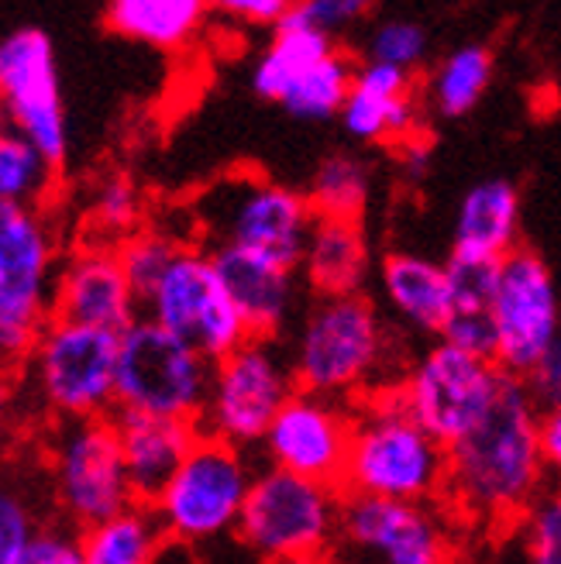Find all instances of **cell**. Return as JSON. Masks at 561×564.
<instances>
[{
    "mask_svg": "<svg viewBox=\"0 0 561 564\" xmlns=\"http://www.w3.org/2000/svg\"><path fill=\"white\" fill-rule=\"evenodd\" d=\"M538 406L520 379L503 382L496 403L447 447L441 502L472 527H507L544 496L548 465L538 447Z\"/></svg>",
    "mask_w": 561,
    "mask_h": 564,
    "instance_id": "obj_1",
    "label": "cell"
},
{
    "mask_svg": "<svg viewBox=\"0 0 561 564\" xmlns=\"http://www.w3.org/2000/svg\"><path fill=\"white\" fill-rule=\"evenodd\" d=\"M447 447L407 413L397 386L352 403V437L342 468L345 499L441 502Z\"/></svg>",
    "mask_w": 561,
    "mask_h": 564,
    "instance_id": "obj_2",
    "label": "cell"
},
{
    "mask_svg": "<svg viewBox=\"0 0 561 564\" xmlns=\"http://www.w3.org/2000/svg\"><path fill=\"white\" fill-rule=\"evenodd\" d=\"M389 348V327L366 293L331 296L303 314L287 361L296 389L352 406L376 389H392L382 386Z\"/></svg>",
    "mask_w": 561,
    "mask_h": 564,
    "instance_id": "obj_3",
    "label": "cell"
},
{
    "mask_svg": "<svg viewBox=\"0 0 561 564\" xmlns=\"http://www.w3.org/2000/svg\"><path fill=\"white\" fill-rule=\"evenodd\" d=\"M204 248H238L272 259L287 269L300 265L314 210L306 196L256 169L228 173L207 186L193 204Z\"/></svg>",
    "mask_w": 561,
    "mask_h": 564,
    "instance_id": "obj_4",
    "label": "cell"
},
{
    "mask_svg": "<svg viewBox=\"0 0 561 564\" xmlns=\"http://www.w3.org/2000/svg\"><path fill=\"white\" fill-rule=\"evenodd\" d=\"M63 256L60 224L48 210L0 204V369L18 372L48 324Z\"/></svg>",
    "mask_w": 561,
    "mask_h": 564,
    "instance_id": "obj_5",
    "label": "cell"
},
{
    "mask_svg": "<svg viewBox=\"0 0 561 564\" xmlns=\"http://www.w3.org/2000/svg\"><path fill=\"white\" fill-rule=\"evenodd\" d=\"M115 372L118 334L48 317L14 376L28 382L48 423H66L115 413Z\"/></svg>",
    "mask_w": 561,
    "mask_h": 564,
    "instance_id": "obj_6",
    "label": "cell"
},
{
    "mask_svg": "<svg viewBox=\"0 0 561 564\" xmlns=\"http://www.w3.org/2000/svg\"><path fill=\"white\" fill-rule=\"evenodd\" d=\"M42 458L55 517L73 533L118 517L134 502L110 416L48 423Z\"/></svg>",
    "mask_w": 561,
    "mask_h": 564,
    "instance_id": "obj_7",
    "label": "cell"
},
{
    "mask_svg": "<svg viewBox=\"0 0 561 564\" xmlns=\"http://www.w3.org/2000/svg\"><path fill=\"white\" fill-rule=\"evenodd\" d=\"M345 496L331 486L259 468L238 517V541L276 564H303L331 551L338 541Z\"/></svg>",
    "mask_w": 561,
    "mask_h": 564,
    "instance_id": "obj_8",
    "label": "cell"
},
{
    "mask_svg": "<svg viewBox=\"0 0 561 564\" xmlns=\"http://www.w3.org/2000/svg\"><path fill=\"white\" fill-rule=\"evenodd\" d=\"M352 73V55L317 32L293 4L251 66V90L269 104L287 107L293 118L331 121L345 104Z\"/></svg>",
    "mask_w": 561,
    "mask_h": 564,
    "instance_id": "obj_9",
    "label": "cell"
},
{
    "mask_svg": "<svg viewBox=\"0 0 561 564\" xmlns=\"http://www.w3.org/2000/svg\"><path fill=\"white\" fill-rule=\"evenodd\" d=\"M256 471L259 468L248 462L245 451L201 434L170 482L149 502V510L173 541L201 547L228 538L238 527Z\"/></svg>",
    "mask_w": 561,
    "mask_h": 564,
    "instance_id": "obj_10",
    "label": "cell"
},
{
    "mask_svg": "<svg viewBox=\"0 0 561 564\" xmlns=\"http://www.w3.org/2000/svg\"><path fill=\"white\" fill-rule=\"evenodd\" d=\"M296 392L287 348L279 341L248 337L235 351L211 365L204 410L196 434L224 441L238 451L262 444L269 423Z\"/></svg>",
    "mask_w": 561,
    "mask_h": 564,
    "instance_id": "obj_11",
    "label": "cell"
},
{
    "mask_svg": "<svg viewBox=\"0 0 561 564\" xmlns=\"http://www.w3.org/2000/svg\"><path fill=\"white\" fill-rule=\"evenodd\" d=\"M211 382V361L149 317L118 334L115 410L196 423Z\"/></svg>",
    "mask_w": 561,
    "mask_h": 564,
    "instance_id": "obj_12",
    "label": "cell"
},
{
    "mask_svg": "<svg viewBox=\"0 0 561 564\" xmlns=\"http://www.w3.org/2000/svg\"><path fill=\"white\" fill-rule=\"evenodd\" d=\"M138 310L211 365L248 341V330L211 262V251L193 241L176 245L170 265Z\"/></svg>",
    "mask_w": 561,
    "mask_h": 564,
    "instance_id": "obj_13",
    "label": "cell"
},
{
    "mask_svg": "<svg viewBox=\"0 0 561 564\" xmlns=\"http://www.w3.org/2000/svg\"><path fill=\"white\" fill-rule=\"evenodd\" d=\"M503 382L507 376L496 369L493 358L434 341L424 355L413 358L397 382V392L420 427L438 444L452 447L489 413Z\"/></svg>",
    "mask_w": 561,
    "mask_h": 564,
    "instance_id": "obj_14",
    "label": "cell"
},
{
    "mask_svg": "<svg viewBox=\"0 0 561 564\" xmlns=\"http://www.w3.org/2000/svg\"><path fill=\"white\" fill-rule=\"evenodd\" d=\"M493 361L503 376L524 379L558 348V282L535 248L520 245L499 262L489 303Z\"/></svg>",
    "mask_w": 561,
    "mask_h": 564,
    "instance_id": "obj_15",
    "label": "cell"
},
{
    "mask_svg": "<svg viewBox=\"0 0 561 564\" xmlns=\"http://www.w3.org/2000/svg\"><path fill=\"white\" fill-rule=\"evenodd\" d=\"M0 115L55 169H63L69 155V121L60 59L39 24H21L0 39Z\"/></svg>",
    "mask_w": 561,
    "mask_h": 564,
    "instance_id": "obj_16",
    "label": "cell"
},
{
    "mask_svg": "<svg viewBox=\"0 0 561 564\" xmlns=\"http://www.w3.org/2000/svg\"><path fill=\"white\" fill-rule=\"evenodd\" d=\"M348 437L352 406L296 389L269 423L262 451L269 468L338 489L348 455Z\"/></svg>",
    "mask_w": 561,
    "mask_h": 564,
    "instance_id": "obj_17",
    "label": "cell"
},
{
    "mask_svg": "<svg viewBox=\"0 0 561 564\" xmlns=\"http://www.w3.org/2000/svg\"><path fill=\"white\" fill-rule=\"evenodd\" d=\"M338 541L369 554L373 564H455V538L424 502L345 499Z\"/></svg>",
    "mask_w": 561,
    "mask_h": 564,
    "instance_id": "obj_18",
    "label": "cell"
},
{
    "mask_svg": "<svg viewBox=\"0 0 561 564\" xmlns=\"http://www.w3.org/2000/svg\"><path fill=\"white\" fill-rule=\"evenodd\" d=\"M52 317L110 334L142 317L115 245L87 238L66 251L52 286Z\"/></svg>",
    "mask_w": 561,
    "mask_h": 564,
    "instance_id": "obj_19",
    "label": "cell"
},
{
    "mask_svg": "<svg viewBox=\"0 0 561 564\" xmlns=\"http://www.w3.org/2000/svg\"><path fill=\"white\" fill-rule=\"evenodd\" d=\"M417 76L389 69L379 63H355L338 121L348 138L362 145H392L424 134L420 124V100L413 94Z\"/></svg>",
    "mask_w": 561,
    "mask_h": 564,
    "instance_id": "obj_20",
    "label": "cell"
},
{
    "mask_svg": "<svg viewBox=\"0 0 561 564\" xmlns=\"http://www.w3.org/2000/svg\"><path fill=\"white\" fill-rule=\"evenodd\" d=\"M207 251L248 337L279 341V334L287 330L300 296L296 269H287L272 259L251 256V251H238V248H207Z\"/></svg>",
    "mask_w": 561,
    "mask_h": 564,
    "instance_id": "obj_21",
    "label": "cell"
},
{
    "mask_svg": "<svg viewBox=\"0 0 561 564\" xmlns=\"http://www.w3.org/2000/svg\"><path fill=\"white\" fill-rule=\"evenodd\" d=\"M373 272H376V259L362 220L314 217L296 265V275L306 282L314 300L366 293Z\"/></svg>",
    "mask_w": 561,
    "mask_h": 564,
    "instance_id": "obj_22",
    "label": "cell"
},
{
    "mask_svg": "<svg viewBox=\"0 0 561 564\" xmlns=\"http://www.w3.org/2000/svg\"><path fill=\"white\" fill-rule=\"evenodd\" d=\"M115 434L121 447V465L128 475V486L134 502H152L162 486L170 482L186 451L193 447L196 423L165 420V416H145V413H125L115 410Z\"/></svg>",
    "mask_w": 561,
    "mask_h": 564,
    "instance_id": "obj_23",
    "label": "cell"
},
{
    "mask_svg": "<svg viewBox=\"0 0 561 564\" xmlns=\"http://www.w3.org/2000/svg\"><path fill=\"white\" fill-rule=\"evenodd\" d=\"M520 248V193L507 180L475 183L455 214V248L462 256L503 262Z\"/></svg>",
    "mask_w": 561,
    "mask_h": 564,
    "instance_id": "obj_24",
    "label": "cell"
},
{
    "mask_svg": "<svg viewBox=\"0 0 561 564\" xmlns=\"http://www.w3.org/2000/svg\"><path fill=\"white\" fill-rule=\"evenodd\" d=\"M386 303L403 324L424 334H441L447 321V282L444 262L417 251H386L376 265Z\"/></svg>",
    "mask_w": 561,
    "mask_h": 564,
    "instance_id": "obj_25",
    "label": "cell"
},
{
    "mask_svg": "<svg viewBox=\"0 0 561 564\" xmlns=\"http://www.w3.org/2000/svg\"><path fill=\"white\" fill-rule=\"evenodd\" d=\"M211 4L204 0H110L104 24L115 35L159 52L190 48L207 28Z\"/></svg>",
    "mask_w": 561,
    "mask_h": 564,
    "instance_id": "obj_26",
    "label": "cell"
},
{
    "mask_svg": "<svg viewBox=\"0 0 561 564\" xmlns=\"http://www.w3.org/2000/svg\"><path fill=\"white\" fill-rule=\"evenodd\" d=\"M496 59L486 45H458L431 69L424 100L438 118H465L486 97Z\"/></svg>",
    "mask_w": 561,
    "mask_h": 564,
    "instance_id": "obj_27",
    "label": "cell"
},
{
    "mask_svg": "<svg viewBox=\"0 0 561 564\" xmlns=\"http://www.w3.org/2000/svg\"><path fill=\"white\" fill-rule=\"evenodd\" d=\"M162 527L145 502H131L128 510L79 533L83 564H152Z\"/></svg>",
    "mask_w": 561,
    "mask_h": 564,
    "instance_id": "obj_28",
    "label": "cell"
},
{
    "mask_svg": "<svg viewBox=\"0 0 561 564\" xmlns=\"http://www.w3.org/2000/svg\"><path fill=\"white\" fill-rule=\"evenodd\" d=\"M55 189H60V169L21 131L0 124V204L48 210Z\"/></svg>",
    "mask_w": 561,
    "mask_h": 564,
    "instance_id": "obj_29",
    "label": "cell"
},
{
    "mask_svg": "<svg viewBox=\"0 0 561 564\" xmlns=\"http://www.w3.org/2000/svg\"><path fill=\"white\" fill-rule=\"evenodd\" d=\"M373 165L355 152H331L314 169L311 186H306V204L314 217H338V220H362L373 200Z\"/></svg>",
    "mask_w": 561,
    "mask_h": 564,
    "instance_id": "obj_30",
    "label": "cell"
},
{
    "mask_svg": "<svg viewBox=\"0 0 561 564\" xmlns=\"http://www.w3.org/2000/svg\"><path fill=\"white\" fill-rule=\"evenodd\" d=\"M87 217L94 228L90 238L118 245L121 238L142 228V217H145L142 189H138V183L125 173V169H110V173L97 176L90 186Z\"/></svg>",
    "mask_w": 561,
    "mask_h": 564,
    "instance_id": "obj_31",
    "label": "cell"
},
{
    "mask_svg": "<svg viewBox=\"0 0 561 564\" xmlns=\"http://www.w3.org/2000/svg\"><path fill=\"white\" fill-rule=\"evenodd\" d=\"M496 275H499L496 259H479V256H462V251H452V259H444L447 317H489Z\"/></svg>",
    "mask_w": 561,
    "mask_h": 564,
    "instance_id": "obj_32",
    "label": "cell"
},
{
    "mask_svg": "<svg viewBox=\"0 0 561 564\" xmlns=\"http://www.w3.org/2000/svg\"><path fill=\"white\" fill-rule=\"evenodd\" d=\"M176 238L170 231L162 228H149V224H142L138 231H131L128 238H121L115 248H118V262L125 269V279L128 286L134 290L138 296V306H142L145 293L159 282V275L165 272V265H170L173 251H176Z\"/></svg>",
    "mask_w": 561,
    "mask_h": 564,
    "instance_id": "obj_33",
    "label": "cell"
},
{
    "mask_svg": "<svg viewBox=\"0 0 561 564\" xmlns=\"http://www.w3.org/2000/svg\"><path fill=\"white\" fill-rule=\"evenodd\" d=\"M428 28L410 18H386L369 32L366 63H379L389 69H400L407 76H417L428 59Z\"/></svg>",
    "mask_w": 561,
    "mask_h": 564,
    "instance_id": "obj_34",
    "label": "cell"
},
{
    "mask_svg": "<svg viewBox=\"0 0 561 564\" xmlns=\"http://www.w3.org/2000/svg\"><path fill=\"white\" fill-rule=\"evenodd\" d=\"M42 523L39 502L24 482L0 475V564H21Z\"/></svg>",
    "mask_w": 561,
    "mask_h": 564,
    "instance_id": "obj_35",
    "label": "cell"
},
{
    "mask_svg": "<svg viewBox=\"0 0 561 564\" xmlns=\"http://www.w3.org/2000/svg\"><path fill=\"white\" fill-rule=\"evenodd\" d=\"M527 551L535 564H561V502L558 496H541L524 517Z\"/></svg>",
    "mask_w": 561,
    "mask_h": 564,
    "instance_id": "obj_36",
    "label": "cell"
},
{
    "mask_svg": "<svg viewBox=\"0 0 561 564\" xmlns=\"http://www.w3.org/2000/svg\"><path fill=\"white\" fill-rule=\"evenodd\" d=\"M21 564H83L79 533L63 527L60 520H45Z\"/></svg>",
    "mask_w": 561,
    "mask_h": 564,
    "instance_id": "obj_37",
    "label": "cell"
},
{
    "mask_svg": "<svg viewBox=\"0 0 561 564\" xmlns=\"http://www.w3.org/2000/svg\"><path fill=\"white\" fill-rule=\"evenodd\" d=\"M296 11L311 21L317 32L338 42V35H345L352 24L366 18L369 4H362V0H306V4H296Z\"/></svg>",
    "mask_w": 561,
    "mask_h": 564,
    "instance_id": "obj_38",
    "label": "cell"
},
{
    "mask_svg": "<svg viewBox=\"0 0 561 564\" xmlns=\"http://www.w3.org/2000/svg\"><path fill=\"white\" fill-rule=\"evenodd\" d=\"M520 382L530 392V400H535L538 410H558V400H561V348L544 355Z\"/></svg>",
    "mask_w": 561,
    "mask_h": 564,
    "instance_id": "obj_39",
    "label": "cell"
},
{
    "mask_svg": "<svg viewBox=\"0 0 561 564\" xmlns=\"http://www.w3.org/2000/svg\"><path fill=\"white\" fill-rule=\"evenodd\" d=\"M293 4H287V0H224V4H217V11L224 18H231L238 24H256V28H276L279 21L287 18Z\"/></svg>",
    "mask_w": 561,
    "mask_h": 564,
    "instance_id": "obj_40",
    "label": "cell"
},
{
    "mask_svg": "<svg viewBox=\"0 0 561 564\" xmlns=\"http://www.w3.org/2000/svg\"><path fill=\"white\" fill-rule=\"evenodd\" d=\"M538 447L548 468L561 465V413L558 410L538 413Z\"/></svg>",
    "mask_w": 561,
    "mask_h": 564,
    "instance_id": "obj_41",
    "label": "cell"
},
{
    "mask_svg": "<svg viewBox=\"0 0 561 564\" xmlns=\"http://www.w3.org/2000/svg\"><path fill=\"white\" fill-rule=\"evenodd\" d=\"M397 152H400V162H403V169H407V176H410V180L428 176V169H431V141H428L424 134L403 141V145H400Z\"/></svg>",
    "mask_w": 561,
    "mask_h": 564,
    "instance_id": "obj_42",
    "label": "cell"
},
{
    "mask_svg": "<svg viewBox=\"0 0 561 564\" xmlns=\"http://www.w3.org/2000/svg\"><path fill=\"white\" fill-rule=\"evenodd\" d=\"M152 564H201V554H196L193 544H183V541H173V538H162Z\"/></svg>",
    "mask_w": 561,
    "mask_h": 564,
    "instance_id": "obj_43",
    "label": "cell"
},
{
    "mask_svg": "<svg viewBox=\"0 0 561 564\" xmlns=\"http://www.w3.org/2000/svg\"><path fill=\"white\" fill-rule=\"evenodd\" d=\"M14 397H18V376L8 372V369H0V447H4V434L11 427Z\"/></svg>",
    "mask_w": 561,
    "mask_h": 564,
    "instance_id": "obj_44",
    "label": "cell"
}]
</instances>
